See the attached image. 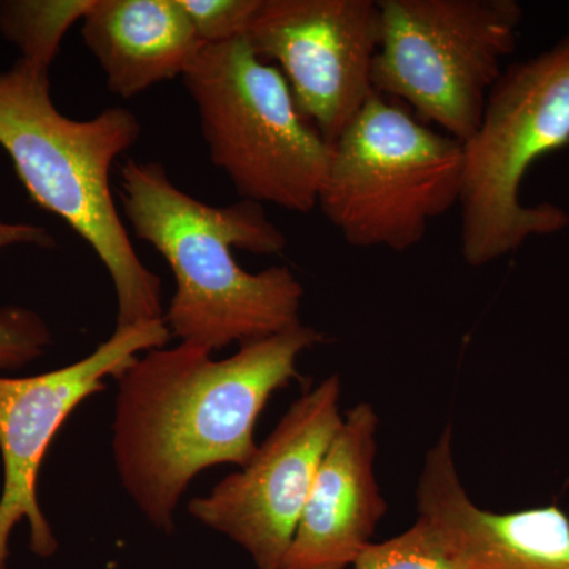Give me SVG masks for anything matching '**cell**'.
<instances>
[{
	"instance_id": "1",
	"label": "cell",
	"mask_w": 569,
	"mask_h": 569,
	"mask_svg": "<svg viewBox=\"0 0 569 569\" xmlns=\"http://www.w3.org/2000/svg\"><path fill=\"white\" fill-rule=\"evenodd\" d=\"M321 340L301 323L242 343L222 361L189 343L153 348L116 378L112 459L127 496L153 527L173 531L176 509L201 471L253 458L258 418Z\"/></svg>"
},
{
	"instance_id": "2",
	"label": "cell",
	"mask_w": 569,
	"mask_h": 569,
	"mask_svg": "<svg viewBox=\"0 0 569 569\" xmlns=\"http://www.w3.org/2000/svg\"><path fill=\"white\" fill-rule=\"evenodd\" d=\"M121 201L134 236L162 254L176 280L167 321L179 343L209 353L301 325L305 287L284 266L246 271L233 249L277 254L287 238L263 204L209 206L182 192L162 163L129 160Z\"/></svg>"
},
{
	"instance_id": "3",
	"label": "cell",
	"mask_w": 569,
	"mask_h": 569,
	"mask_svg": "<svg viewBox=\"0 0 569 569\" xmlns=\"http://www.w3.org/2000/svg\"><path fill=\"white\" fill-rule=\"evenodd\" d=\"M141 132L140 119L121 107L89 121L63 116L52 102L48 69L20 59L0 71V148L32 201L69 223L107 268L118 326L164 318L162 283L134 252L112 200V164Z\"/></svg>"
},
{
	"instance_id": "4",
	"label": "cell",
	"mask_w": 569,
	"mask_h": 569,
	"mask_svg": "<svg viewBox=\"0 0 569 569\" xmlns=\"http://www.w3.org/2000/svg\"><path fill=\"white\" fill-rule=\"evenodd\" d=\"M569 146V36L538 58L503 71L477 132L462 142L463 260L481 268L531 236L557 233L569 216L553 204L520 203L527 171Z\"/></svg>"
},
{
	"instance_id": "5",
	"label": "cell",
	"mask_w": 569,
	"mask_h": 569,
	"mask_svg": "<svg viewBox=\"0 0 569 569\" xmlns=\"http://www.w3.org/2000/svg\"><path fill=\"white\" fill-rule=\"evenodd\" d=\"M182 80L209 157L242 200L301 213L317 208L331 146L299 111L282 71L238 39L204 44Z\"/></svg>"
},
{
	"instance_id": "6",
	"label": "cell",
	"mask_w": 569,
	"mask_h": 569,
	"mask_svg": "<svg viewBox=\"0 0 569 569\" xmlns=\"http://www.w3.org/2000/svg\"><path fill=\"white\" fill-rule=\"evenodd\" d=\"M462 144L373 93L335 144L318 208L358 249L406 252L459 204Z\"/></svg>"
},
{
	"instance_id": "7",
	"label": "cell",
	"mask_w": 569,
	"mask_h": 569,
	"mask_svg": "<svg viewBox=\"0 0 569 569\" xmlns=\"http://www.w3.org/2000/svg\"><path fill=\"white\" fill-rule=\"evenodd\" d=\"M373 88L413 108L460 144L477 132L488 97L516 50L515 0H380Z\"/></svg>"
},
{
	"instance_id": "8",
	"label": "cell",
	"mask_w": 569,
	"mask_h": 569,
	"mask_svg": "<svg viewBox=\"0 0 569 569\" xmlns=\"http://www.w3.org/2000/svg\"><path fill=\"white\" fill-rule=\"evenodd\" d=\"M339 376L296 399L253 458L208 496L190 500V516L244 549L258 569L282 568L313 479L343 422Z\"/></svg>"
},
{
	"instance_id": "9",
	"label": "cell",
	"mask_w": 569,
	"mask_h": 569,
	"mask_svg": "<svg viewBox=\"0 0 569 569\" xmlns=\"http://www.w3.org/2000/svg\"><path fill=\"white\" fill-rule=\"evenodd\" d=\"M164 318L116 326L110 339L91 355L32 377H0V569L9 568L11 533L28 520L31 550L54 556L58 539L39 501L41 463L67 418L89 397L107 388V378L121 376L138 355L170 342Z\"/></svg>"
},
{
	"instance_id": "10",
	"label": "cell",
	"mask_w": 569,
	"mask_h": 569,
	"mask_svg": "<svg viewBox=\"0 0 569 569\" xmlns=\"http://www.w3.org/2000/svg\"><path fill=\"white\" fill-rule=\"evenodd\" d=\"M244 39L261 61L279 63L299 111L329 146L376 93L373 0H261Z\"/></svg>"
},
{
	"instance_id": "11",
	"label": "cell",
	"mask_w": 569,
	"mask_h": 569,
	"mask_svg": "<svg viewBox=\"0 0 569 569\" xmlns=\"http://www.w3.org/2000/svg\"><path fill=\"white\" fill-rule=\"evenodd\" d=\"M418 518L463 569H569V516L557 505L496 512L460 481L451 427L427 452L417 486Z\"/></svg>"
},
{
	"instance_id": "12",
	"label": "cell",
	"mask_w": 569,
	"mask_h": 569,
	"mask_svg": "<svg viewBox=\"0 0 569 569\" xmlns=\"http://www.w3.org/2000/svg\"><path fill=\"white\" fill-rule=\"evenodd\" d=\"M377 430L369 402L343 413L280 569H347L372 545L388 511L376 477Z\"/></svg>"
},
{
	"instance_id": "13",
	"label": "cell",
	"mask_w": 569,
	"mask_h": 569,
	"mask_svg": "<svg viewBox=\"0 0 569 569\" xmlns=\"http://www.w3.org/2000/svg\"><path fill=\"white\" fill-rule=\"evenodd\" d=\"M81 36L122 99L182 77L204 47L179 0H93Z\"/></svg>"
},
{
	"instance_id": "14",
	"label": "cell",
	"mask_w": 569,
	"mask_h": 569,
	"mask_svg": "<svg viewBox=\"0 0 569 569\" xmlns=\"http://www.w3.org/2000/svg\"><path fill=\"white\" fill-rule=\"evenodd\" d=\"M93 0H9L0 2V32L21 51L22 61L51 69L62 39L84 20Z\"/></svg>"
},
{
	"instance_id": "15",
	"label": "cell",
	"mask_w": 569,
	"mask_h": 569,
	"mask_svg": "<svg viewBox=\"0 0 569 569\" xmlns=\"http://www.w3.org/2000/svg\"><path fill=\"white\" fill-rule=\"evenodd\" d=\"M18 244L52 249L56 241L44 228L37 224L0 220V252ZM50 343V329L36 312L21 307L0 309V372L29 365L40 358Z\"/></svg>"
},
{
	"instance_id": "16",
	"label": "cell",
	"mask_w": 569,
	"mask_h": 569,
	"mask_svg": "<svg viewBox=\"0 0 569 569\" xmlns=\"http://www.w3.org/2000/svg\"><path fill=\"white\" fill-rule=\"evenodd\" d=\"M355 569H463L422 520L387 541L372 542Z\"/></svg>"
},
{
	"instance_id": "17",
	"label": "cell",
	"mask_w": 569,
	"mask_h": 569,
	"mask_svg": "<svg viewBox=\"0 0 569 569\" xmlns=\"http://www.w3.org/2000/svg\"><path fill=\"white\" fill-rule=\"evenodd\" d=\"M203 44L244 39L261 0H179Z\"/></svg>"
}]
</instances>
